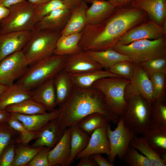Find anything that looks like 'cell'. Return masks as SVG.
Here are the masks:
<instances>
[{
    "label": "cell",
    "mask_w": 166,
    "mask_h": 166,
    "mask_svg": "<svg viewBox=\"0 0 166 166\" xmlns=\"http://www.w3.org/2000/svg\"><path fill=\"white\" fill-rule=\"evenodd\" d=\"M32 32L31 31H21L0 34V62L6 56L22 50Z\"/></svg>",
    "instance_id": "13"
},
{
    "label": "cell",
    "mask_w": 166,
    "mask_h": 166,
    "mask_svg": "<svg viewBox=\"0 0 166 166\" xmlns=\"http://www.w3.org/2000/svg\"><path fill=\"white\" fill-rule=\"evenodd\" d=\"M134 63L132 77L125 89L126 100L134 96L140 95L151 104L154 100L150 78L139 63Z\"/></svg>",
    "instance_id": "12"
},
{
    "label": "cell",
    "mask_w": 166,
    "mask_h": 166,
    "mask_svg": "<svg viewBox=\"0 0 166 166\" xmlns=\"http://www.w3.org/2000/svg\"><path fill=\"white\" fill-rule=\"evenodd\" d=\"M67 56L53 54L37 61L28 67L17 83L32 90L64 69Z\"/></svg>",
    "instance_id": "3"
},
{
    "label": "cell",
    "mask_w": 166,
    "mask_h": 166,
    "mask_svg": "<svg viewBox=\"0 0 166 166\" xmlns=\"http://www.w3.org/2000/svg\"><path fill=\"white\" fill-rule=\"evenodd\" d=\"M72 10L68 8H61L52 11L37 22L33 30L61 32L67 23Z\"/></svg>",
    "instance_id": "16"
},
{
    "label": "cell",
    "mask_w": 166,
    "mask_h": 166,
    "mask_svg": "<svg viewBox=\"0 0 166 166\" xmlns=\"http://www.w3.org/2000/svg\"><path fill=\"white\" fill-rule=\"evenodd\" d=\"M144 21L126 32L117 43L127 45L142 39L154 40L165 37L166 30L153 20Z\"/></svg>",
    "instance_id": "11"
},
{
    "label": "cell",
    "mask_w": 166,
    "mask_h": 166,
    "mask_svg": "<svg viewBox=\"0 0 166 166\" xmlns=\"http://www.w3.org/2000/svg\"><path fill=\"white\" fill-rule=\"evenodd\" d=\"M70 127L65 129L61 139L49 153L48 161L49 166L59 164L67 166L70 152Z\"/></svg>",
    "instance_id": "18"
},
{
    "label": "cell",
    "mask_w": 166,
    "mask_h": 166,
    "mask_svg": "<svg viewBox=\"0 0 166 166\" xmlns=\"http://www.w3.org/2000/svg\"><path fill=\"white\" fill-rule=\"evenodd\" d=\"M29 65L22 50L5 57L0 62V84L9 86L24 74Z\"/></svg>",
    "instance_id": "10"
},
{
    "label": "cell",
    "mask_w": 166,
    "mask_h": 166,
    "mask_svg": "<svg viewBox=\"0 0 166 166\" xmlns=\"http://www.w3.org/2000/svg\"><path fill=\"white\" fill-rule=\"evenodd\" d=\"M10 12V9L0 4V21L6 17Z\"/></svg>",
    "instance_id": "49"
},
{
    "label": "cell",
    "mask_w": 166,
    "mask_h": 166,
    "mask_svg": "<svg viewBox=\"0 0 166 166\" xmlns=\"http://www.w3.org/2000/svg\"><path fill=\"white\" fill-rule=\"evenodd\" d=\"M65 2L71 9H73L82 0H61Z\"/></svg>",
    "instance_id": "50"
},
{
    "label": "cell",
    "mask_w": 166,
    "mask_h": 166,
    "mask_svg": "<svg viewBox=\"0 0 166 166\" xmlns=\"http://www.w3.org/2000/svg\"><path fill=\"white\" fill-rule=\"evenodd\" d=\"M32 90L17 83L8 86L0 96V110L8 106L31 98Z\"/></svg>",
    "instance_id": "24"
},
{
    "label": "cell",
    "mask_w": 166,
    "mask_h": 166,
    "mask_svg": "<svg viewBox=\"0 0 166 166\" xmlns=\"http://www.w3.org/2000/svg\"><path fill=\"white\" fill-rule=\"evenodd\" d=\"M151 122L166 125V105L162 100L154 101L151 104Z\"/></svg>",
    "instance_id": "39"
},
{
    "label": "cell",
    "mask_w": 166,
    "mask_h": 166,
    "mask_svg": "<svg viewBox=\"0 0 166 166\" xmlns=\"http://www.w3.org/2000/svg\"><path fill=\"white\" fill-rule=\"evenodd\" d=\"M86 13L88 24L94 25L103 22L109 17L116 8L105 0H93Z\"/></svg>",
    "instance_id": "25"
},
{
    "label": "cell",
    "mask_w": 166,
    "mask_h": 166,
    "mask_svg": "<svg viewBox=\"0 0 166 166\" xmlns=\"http://www.w3.org/2000/svg\"><path fill=\"white\" fill-rule=\"evenodd\" d=\"M147 15L143 10L129 6L116 8L101 23L87 24L81 32L80 47L85 51L112 48L126 32L144 21Z\"/></svg>",
    "instance_id": "1"
},
{
    "label": "cell",
    "mask_w": 166,
    "mask_h": 166,
    "mask_svg": "<svg viewBox=\"0 0 166 166\" xmlns=\"http://www.w3.org/2000/svg\"><path fill=\"white\" fill-rule=\"evenodd\" d=\"M102 69L85 51L81 50L67 56L64 69L69 74H73Z\"/></svg>",
    "instance_id": "14"
},
{
    "label": "cell",
    "mask_w": 166,
    "mask_h": 166,
    "mask_svg": "<svg viewBox=\"0 0 166 166\" xmlns=\"http://www.w3.org/2000/svg\"><path fill=\"white\" fill-rule=\"evenodd\" d=\"M60 112L59 109L48 113L33 115L11 113L23 124L28 130L34 132L40 131L49 122L57 118Z\"/></svg>",
    "instance_id": "21"
},
{
    "label": "cell",
    "mask_w": 166,
    "mask_h": 166,
    "mask_svg": "<svg viewBox=\"0 0 166 166\" xmlns=\"http://www.w3.org/2000/svg\"><path fill=\"white\" fill-rule=\"evenodd\" d=\"M80 160L77 166H97V165L91 156H85L80 158Z\"/></svg>",
    "instance_id": "47"
},
{
    "label": "cell",
    "mask_w": 166,
    "mask_h": 166,
    "mask_svg": "<svg viewBox=\"0 0 166 166\" xmlns=\"http://www.w3.org/2000/svg\"><path fill=\"white\" fill-rule=\"evenodd\" d=\"M16 140L6 148L0 156V166H11L14 158L17 144Z\"/></svg>",
    "instance_id": "44"
},
{
    "label": "cell",
    "mask_w": 166,
    "mask_h": 166,
    "mask_svg": "<svg viewBox=\"0 0 166 166\" xmlns=\"http://www.w3.org/2000/svg\"><path fill=\"white\" fill-rule=\"evenodd\" d=\"M130 147L136 149L146 157L152 166L166 165V158L162 157L154 150L142 136L135 135L130 142Z\"/></svg>",
    "instance_id": "30"
},
{
    "label": "cell",
    "mask_w": 166,
    "mask_h": 166,
    "mask_svg": "<svg viewBox=\"0 0 166 166\" xmlns=\"http://www.w3.org/2000/svg\"><path fill=\"white\" fill-rule=\"evenodd\" d=\"M128 57L132 61L140 63L166 56L165 37L151 40L142 39L127 45L117 43L112 48Z\"/></svg>",
    "instance_id": "4"
},
{
    "label": "cell",
    "mask_w": 166,
    "mask_h": 166,
    "mask_svg": "<svg viewBox=\"0 0 166 166\" xmlns=\"http://www.w3.org/2000/svg\"><path fill=\"white\" fill-rule=\"evenodd\" d=\"M87 53L103 68L109 70L117 62L132 61L127 56L111 48L101 51H87Z\"/></svg>",
    "instance_id": "26"
},
{
    "label": "cell",
    "mask_w": 166,
    "mask_h": 166,
    "mask_svg": "<svg viewBox=\"0 0 166 166\" xmlns=\"http://www.w3.org/2000/svg\"><path fill=\"white\" fill-rule=\"evenodd\" d=\"M134 63L125 61L115 64L109 70L114 74L130 80L133 75Z\"/></svg>",
    "instance_id": "42"
},
{
    "label": "cell",
    "mask_w": 166,
    "mask_h": 166,
    "mask_svg": "<svg viewBox=\"0 0 166 166\" xmlns=\"http://www.w3.org/2000/svg\"><path fill=\"white\" fill-rule=\"evenodd\" d=\"M127 105L122 115L125 126L136 135L142 136L151 122V104L140 95L126 99Z\"/></svg>",
    "instance_id": "7"
},
{
    "label": "cell",
    "mask_w": 166,
    "mask_h": 166,
    "mask_svg": "<svg viewBox=\"0 0 166 166\" xmlns=\"http://www.w3.org/2000/svg\"><path fill=\"white\" fill-rule=\"evenodd\" d=\"M92 158L97 166H114V163L110 162L103 157L100 153H96L91 156Z\"/></svg>",
    "instance_id": "45"
},
{
    "label": "cell",
    "mask_w": 166,
    "mask_h": 166,
    "mask_svg": "<svg viewBox=\"0 0 166 166\" xmlns=\"http://www.w3.org/2000/svg\"><path fill=\"white\" fill-rule=\"evenodd\" d=\"M59 109L57 120L63 130L77 125L84 117L93 113H101L109 122L115 124L120 117L111 110L104 96L92 86L86 88L74 86L69 98Z\"/></svg>",
    "instance_id": "2"
},
{
    "label": "cell",
    "mask_w": 166,
    "mask_h": 166,
    "mask_svg": "<svg viewBox=\"0 0 166 166\" xmlns=\"http://www.w3.org/2000/svg\"><path fill=\"white\" fill-rule=\"evenodd\" d=\"M51 149L45 147H42L26 166H49L48 156Z\"/></svg>",
    "instance_id": "43"
},
{
    "label": "cell",
    "mask_w": 166,
    "mask_h": 166,
    "mask_svg": "<svg viewBox=\"0 0 166 166\" xmlns=\"http://www.w3.org/2000/svg\"><path fill=\"white\" fill-rule=\"evenodd\" d=\"M5 110L10 113L24 115L45 113L47 111L44 106L31 98L8 106Z\"/></svg>",
    "instance_id": "32"
},
{
    "label": "cell",
    "mask_w": 166,
    "mask_h": 166,
    "mask_svg": "<svg viewBox=\"0 0 166 166\" xmlns=\"http://www.w3.org/2000/svg\"><path fill=\"white\" fill-rule=\"evenodd\" d=\"M149 78L154 74H166V56L152 59L139 63Z\"/></svg>",
    "instance_id": "37"
},
{
    "label": "cell",
    "mask_w": 166,
    "mask_h": 166,
    "mask_svg": "<svg viewBox=\"0 0 166 166\" xmlns=\"http://www.w3.org/2000/svg\"><path fill=\"white\" fill-rule=\"evenodd\" d=\"M88 8L86 3L82 0L72 9L70 17L61 31V34L81 32L88 24L86 13Z\"/></svg>",
    "instance_id": "22"
},
{
    "label": "cell",
    "mask_w": 166,
    "mask_h": 166,
    "mask_svg": "<svg viewBox=\"0 0 166 166\" xmlns=\"http://www.w3.org/2000/svg\"><path fill=\"white\" fill-rule=\"evenodd\" d=\"M70 152L67 166L73 163L77 155L87 146L90 139L89 135L77 125L70 127Z\"/></svg>",
    "instance_id": "31"
},
{
    "label": "cell",
    "mask_w": 166,
    "mask_h": 166,
    "mask_svg": "<svg viewBox=\"0 0 166 166\" xmlns=\"http://www.w3.org/2000/svg\"><path fill=\"white\" fill-rule=\"evenodd\" d=\"M81 32L67 35H61L58 38L53 54L59 55H69L81 50L79 43Z\"/></svg>",
    "instance_id": "29"
},
{
    "label": "cell",
    "mask_w": 166,
    "mask_h": 166,
    "mask_svg": "<svg viewBox=\"0 0 166 166\" xmlns=\"http://www.w3.org/2000/svg\"></svg>",
    "instance_id": "55"
},
{
    "label": "cell",
    "mask_w": 166,
    "mask_h": 166,
    "mask_svg": "<svg viewBox=\"0 0 166 166\" xmlns=\"http://www.w3.org/2000/svg\"><path fill=\"white\" fill-rule=\"evenodd\" d=\"M57 105H61L72 93L74 86L70 74L63 69L54 78Z\"/></svg>",
    "instance_id": "28"
},
{
    "label": "cell",
    "mask_w": 166,
    "mask_h": 166,
    "mask_svg": "<svg viewBox=\"0 0 166 166\" xmlns=\"http://www.w3.org/2000/svg\"><path fill=\"white\" fill-rule=\"evenodd\" d=\"M130 82L123 77H107L97 81L92 87L104 96L111 110L121 117L126 107L125 89Z\"/></svg>",
    "instance_id": "6"
},
{
    "label": "cell",
    "mask_w": 166,
    "mask_h": 166,
    "mask_svg": "<svg viewBox=\"0 0 166 166\" xmlns=\"http://www.w3.org/2000/svg\"><path fill=\"white\" fill-rule=\"evenodd\" d=\"M18 133L6 122H0V156L6 148L17 139L14 138Z\"/></svg>",
    "instance_id": "40"
},
{
    "label": "cell",
    "mask_w": 166,
    "mask_h": 166,
    "mask_svg": "<svg viewBox=\"0 0 166 166\" xmlns=\"http://www.w3.org/2000/svg\"><path fill=\"white\" fill-rule=\"evenodd\" d=\"M25 1L26 0H0V2L1 4L9 8L14 5Z\"/></svg>",
    "instance_id": "48"
},
{
    "label": "cell",
    "mask_w": 166,
    "mask_h": 166,
    "mask_svg": "<svg viewBox=\"0 0 166 166\" xmlns=\"http://www.w3.org/2000/svg\"></svg>",
    "instance_id": "56"
},
{
    "label": "cell",
    "mask_w": 166,
    "mask_h": 166,
    "mask_svg": "<svg viewBox=\"0 0 166 166\" xmlns=\"http://www.w3.org/2000/svg\"><path fill=\"white\" fill-rule=\"evenodd\" d=\"M142 136L154 150L166 158V125L151 122Z\"/></svg>",
    "instance_id": "19"
},
{
    "label": "cell",
    "mask_w": 166,
    "mask_h": 166,
    "mask_svg": "<svg viewBox=\"0 0 166 166\" xmlns=\"http://www.w3.org/2000/svg\"><path fill=\"white\" fill-rule=\"evenodd\" d=\"M64 131L60 128L57 118L52 120L40 131L38 136L30 146L35 148L45 147L52 149L61 139Z\"/></svg>",
    "instance_id": "20"
},
{
    "label": "cell",
    "mask_w": 166,
    "mask_h": 166,
    "mask_svg": "<svg viewBox=\"0 0 166 166\" xmlns=\"http://www.w3.org/2000/svg\"><path fill=\"white\" fill-rule=\"evenodd\" d=\"M8 86L0 84V96L3 92L7 89Z\"/></svg>",
    "instance_id": "53"
},
{
    "label": "cell",
    "mask_w": 166,
    "mask_h": 166,
    "mask_svg": "<svg viewBox=\"0 0 166 166\" xmlns=\"http://www.w3.org/2000/svg\"><path fill=\"white\" fill-rule=\"evenodd\" d=\"M37 6L26 1L11 6L9 8L8 16L0 21V34L12 31H33L36 25L34 15Z\"/></svg>",
    "instance_id": "8"
},
{
    "label": "cell",
    "mask_w": 166,
    "mask_h": 166,
    "mask_svg": "<svg viewBox=\"0 0 166 166\" xmlns=\"http://www.w3.org/2000/svg\"><path fill=\"white\" fill-rule=\"evenodd\" d=\"M129 6L143 10L160 26L166 21V0H135Z\"/></svg>",
    "instance_id": "17"
},
{
    "label": "cell",
    "mask_w": 166,
    "mask_h": 166,
    "mask_svg": "<svg viewBox=\"0 0 166 166\" xmlns=\"http://www.w3.org/2000/svg\"><path fill=\"white\" fill-rule=\"evenodd\" d=\"M12 128L20 134L19 137L16 140L17 144L28 145L32 140L38 136L40 131L34 132L26 129L22 123L11 114L6 122Z\"/></svg>",
    "instance_id": "33"
},
{
    "label": "cell",
    "mask_w": 166,
    "mask_h": 166,
    "mask_svg": "<svg viewBox=\"0 0 166 166\" xmlns=\"http://www.w3.org/2000/svg\"><path fill=\"white\" fill-rule=\"evenodd\" d=\"M60 31L33 30L22 49L29 65L53 54Z\"/></svg>",
    "instance_id": "5"
},
{
    "label": "cell",
    "mask_w": 166,
    "mask_h": 166,
    "mask_svg": "<svg viewBox=\"0 0 166 166\" xmlns=\"http://www.w3.org/2000/svg\"><path fill=\"white\" fill-rule=\"evenodd\" d=\"M116 8L125 7L129 6L135 0H106Z\"/></svg>",
    "instance_id": "46"
},
{
    "label": "cell",
    "mask_w": 166,
    "mask_h": 166,
    "mask_svg": "<svg viewBox=\"0 0 166 166\" xmlns=\"http://www.w3.org/2000/svg\"><path fill=\"white\" fill-rule=\"evenodd\" d=\"M130 166H152L149 160L136 149L129 147L123 160Z\"/></svg>",
    "instance_id": "38"
},
{
    "label": "cell",
    "mask_w": 166,
    "mask_h": 166,
    "mask_svg": "<svg viewBox=\"0 0 166 166\" xmlns=\"http://www.w3.org/2000/svg\"><path fill=\"white\" fill-rule=\"evenodd\" d=\"M107 124L93 132L87 146L77 155L76 157L77 159L96 153L105 154L108 156L109 155L110 143L106 130Z\"/></svg>",
    "instance_id": "15"
},
{
    "label": "cell",
    "mask_w": 166,
    "mask_h": 166,
    "mask_svg": "<svg viewBox=\"0 0 166 166\" xmlns=\"http://www.w3.org/2000/svg\"><path fill=\"white\" fill-rule=\"evenodd\" d=\"M50 0H28V1L33 4L38 5L47 2Z\"/></svg>",
    "instance_id": "52"
},
{
    "label": "cell",
    "mask_w": 166,
    "mask_h": 166,
    "mask_svg": "<svg viewBox=\"0 0 166 166\" xmlns=\"http://www.w3.org/2000/svg\"><path fill=\"white\" fill-rule=\"evenodd\" d=\"M65 8L70 9L65 2L61 0H50L37 5L34 15V22L36 24L42 18L55 10Z\"/></svg>",
    "instance_id": "36"
},
{
    "label": "cell",
    "mask_w": 166,
    "mask_h": 166,
    "mask_svg": "<svg viewBox=\"0 0 166 166\" xmlns=\"http://www.w3.org/2000/svg\"><path fill=\"white\" fill-rule=\"evenodd\" d=\"M109 122L103 114L99 113H94L84 117L77 125L89 135L96 129L106 125Z\"/></svg>",
    "instance_id": "34"
},
{
    "label": "cell",
    "mask_w": 166,
    "mask_h": 166,
    "mask_svg": "<svg viewBox=\"0 0 166 166\" xmlns=\"http://www.w3.org/2000/svg\"><path fill=\"white\" fill-rule=\"evenodd\" d=\"M31 99L44 106L50 112L57 105L54 78L42 83L32 90Z\"/></svg>",
    "instance_id": "23"
},
{
    "label": "cell",
    "mask_w": 166,
    "mask_h": 166,
    "mask_svg": "<svg viewBox=\"0 0 166 166\" xmlns=\"http://www.w3.org/2000/svg\"><path fill=\"white\" fill-rule=\"evenodd\" d=\"M116 128L112 130L109 123L106 126V130L109 139L110 152L109 160L113 163L116 157L123 160L128 149L130 142L136 135L132 131L125 126L123 120L120 117Z\"/></svg>",
    "instance_id": "9"
},
{
    "label": "cell",
    "mask_w": 166,
    "mask_h": 166,
    "mask_svg": "<svg viewBox=\"0 0 166 166\" xmlns=\"http://www.w3.org/2000/svg\"><path fill=\"white\" fill-rule=\"evenodd\" d=\"M165 75L162 73H156L153 74L150 77L154 101L163 100L165 87Z\"/></svg>",
    "instance_id": "41"
},
{
    "label": "cell",
    "mask_w": 166,
    "mask_h": 166,
    "mask_svg": "<svg viewBox=\"0 0 166 166\" xmlns=\"http://www.w3.org/2000/svg\"><path fill=\"white\" fill-rule=\"evenodd\" d=\"M84 1L85 2H89V3H91L92 2L93 0H82Z\"/></svg>",
    "instance_id": "54"
},
{
    "label": "cell",
    "mask_w": 166,
    "mask_h": 166,
    "mask_svg": "<svg viewBox=\"0 0 166 166\" xmlns=\"http://www.w3.org/2000/svg\"><path fill=\"white\" fill-rule=\"evenodd\" d=\"M18 144L19 145L16 147L15 156L11 166H26L42 148Z\"/></svg>",
    "instance_id": "35"
},
{
    "label": "cell",
    "mask_w": 166,
    "mask_h": 166,
    "mask_svg": "<svg viewBox=\"0 0 166 166\" xmlns=\"http://www.w3.org/2000/svg\"><path fill=\"white\" fill-rule=\"evenodd\" d=\"M11 114L5 110H0V122H6Z\"/></svg>",
    "instance_id": "51"
},
{
    "label": "cell",
    "mask_w": 166,
    "mask_h": 166,
    "mask_svg": "<svg viewBox=\"0 0 166 166\" xmlns=\"http://www.w3.org/2000/svg\"><path fill=\"white\" fill-rule=\"evenodd\" d=\"M70 74L74 86L81 88L92 87L96 81L102 78L109 77H122L114 74L109 70H104L102 69Z\"/></svg>",
    "instance_id": "27"
}]
</instances>
